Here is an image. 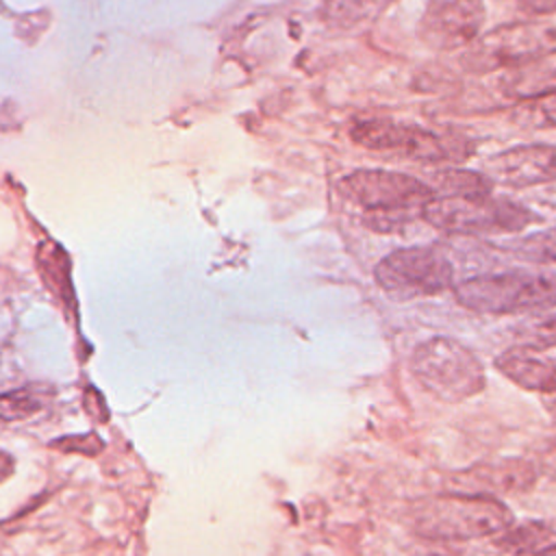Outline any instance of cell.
I'll list each match as a JSON object with an SVG mask.
<instances>
[{
	"label": "cell",
	"instance_id": "6da1fadb",
	"mask_svg": "<svg viewBox=\"0 0 556 556\" xmlns=\"http://www.w3.org/2000/svg\"><path fill=\"white\" fill-rule=\"evenodd\" d=\"M410 523L428 541H473L508 530L513 513L489 493H441L419 500L410 510Z\"/></svg>",
	"mask_w": 556,
	"mask_h": 556
},
{
	"label": "cell",
	"instance_id": "7a4b0ae2",
	"mask_svg": "<svg viewBox=\"0 0 556 556\" xmlns=\"http://www.w3.org/2000/svg\"><path fill=\"white\" fill-rule=\"evenodd\" d=\"M339 191L365 211V226L376 232H393L406 226L424 204L434 198V189L408 174L387 169H356L341 178Z\"/></svg>",
	"mask_w": 556,
	"mask_h": 556
},
{
	"label": "cell",
	"instance_id": "3957f363",
	"mask_svg": "<svg viewBox=\"0 0 556 556\" xmlns=\"http://www.w3.org/2000/svg\"><path fill=\"white\" fill-rule=\"evenodd\" d=\"M460 306L484 315H519L556 306V274L510 269L467 278L454 287Z\"/></svg>",
	"mask_w": 556,
	"mask_h": 556
},
{
	"label": "cell",
	"instance_id": "277c9868",
	"mask_svg": "<svg viewBox=\"0 0 556 556\" xmlns=\"http://www.w3.org/2000/svg\"><path fill=\"white\" fill-rule=\"evenodd\" d=\"M410 374L424 391L441 402H465L486 387L478 356L452 337H430L413 350Z\"/></svg>",
	"mask_w": 556,
	"mask_h": 556
},
{
	"label": "cell",
	"instance_id": "5b68a950",
	"mask_svg": "<svg viewBox=\"0 0 556 556\" xmlns=\"http://www.w3.org/2000/svg\"><path fill=\"white\" fill-rule=\"evenodd\" d=\"M354 143L376 150L402 154L419 163H460L473 154V141L454 132H437L417 124L395 122L387 117H363L350 126Z\"/></svg>",
	"mask_w": 556,
	"mask_h": 556
},
{
	"label": "cell",
	"instance_id": "8992f818",
	"mask_svg": "<svg viewBox=\"0 0 556 556\" xmlns=\"http://www.w3.org/2000/svg\"><path fill=\"white\" fill-rule=\"evenodd\" d=\"M421 219L454 235L519 232L539 217L528 206L508 198L489 195H434L421 208Z\"/></svg>",
	"mask_w": 556,
	"mask_h": 556
},
{
	"label": "cell",
	"instance_id": "52a82bcc",
	"mask_svg": "<svg viewBox=\"0 0 556 556\" xmlns=\"http://www.w3.org/2000/svg\"><path fill=\"white\" fill-rule=\"evenodd\" d=\"M376 285L395 302L432 298L454 282L452 261L430 245L393 250L374 267Z\"/></svg>",
	"mask_w": 556,
	"mask_h": 556
},
{
	"label": "cell",
	"instance_id": "ba28073f",
	"mask_svg": "<svg viewBox=\"0 0 556 556\" xmlns=\"http://www.w3.org/2000/svg\"><path fill=\"white\" fill-rule=\"evenodd\" d=\"M556 50V26L536 22H513L495 26L467 46L460 65L467 72H497Z\"/></svg>",
	"mask_w": 556,
	"mask_h": 556
},
{
	"label": "cell",
	"instance_id": "9c48e42d",
	"mask_svg": "<svg viewBox=\"0 0 556 556\" xmlns=\"http://www.w3.org/2000/svg\"><path fill=\"white\" fill-rule=\"evenodd\" d=\"M484 17L480 0H428L417 35L430 50L452 52L478 39Z\"/></svg>",
	"mask_w": 556,
	"mask_h": 556
},
{
	"label": "cell",
	"instance_id": "30bf717a",
	"mask_svg": "<svg viewBox=\"0 0 556 556\" xmlns=\"http://www.w3.org/2000/svg\"><path fill=\"white\" fill-rule=\"evenodd\" d=\"M484 172L493 182L523 189L556 180V146L526 143L502 150L484 161Z\"/></svg>",
	"mask_w": 556,
	"mask_h": 556
},
{
	"label": "cell",
	"instance_id": "8fae6325",
	"mask_svg": "<svg viewBox=\"0 0 556 556\" xmlns=\"http://www.w3.org/2000/svg\"><path fill=\"white\" fill-rule=\"evenodd\" d=\"M536 467L528 458H500L482 460L458 473H454V484L476 486L478 493L489 495H521L528 493L536 482Z\"/></svg>",
	"mask_w": 556,
	"mask_h": 556
},
{
	"label": "cell",
	"instance_id": "7c38bea8",
	"mask_svg": "<svg viewBox=\"0 0 556 556\" xmlns=\"http://www.w3.org/2000/svg\"><path fill=\"white\" fill-rule=\"evenodd\" d=\"M493 87L504 100L517 102L556 91V50L502 70Z\"/></svg>",
	"mask_w": 556,
	"mask_h": 556
},
{
	"label": "cell",
	"instance_id": "4fadbf2b",
	"mask_svg": "<svg viewBox=\"0 0 556 556\" xmlns=\"http://www.w3.org/2000/svg\"><path fill=\"white\" fill-rule=\"evenodd\" d=\"M495 369L526 391H556V363L545 361L528 345H513L495 356Z\"/></svg>",
	"mask_w": 556,
	"mask_h": 556
},
{
	"label": "cell",
	"instance_id": "5bb4252c",
	"mask_svg": "<svg viewBox=\"0 0 556 556\" xmlns=\"http://www.w3.org/2000/svg\"><path fill=\"white\" fill-rule=\"evenodd\" d=\"M50 395H52V389L43 384H33V387H22V389L0 393V421H20L41 413Z\"/></svg>",
	"mask_w": 556,
	"mask_h": 556
},
{
	"label": "cell",
	"instance_id": "9a60e30c",
	"mask_svg": "<svg viewBox=\"0 0 556 556\" xmlns=\"http://www.w3.org/2000/svg\"><path fill=\"white\" fill-rule=\"evenodd\" d=\"M432 180L434 187L445 195H489L493 189V180L486 174L454 167L434 172Z\"/></svg>",
	"mask_w": 556,
	"mask_h": 556
},
{
	"label": "cell",
	"instance_id": "2e32d148",
	"mask_svg": "<svg viewBox=\"0 0 556 556\" xmlns=\"http://www.w3.org/2000/svg\"><path fill=\"white\" fill-rule=\"evenodd\" d=\"M510 119L523 128H556V91L517 102Z\"/></svg>",
	"mask_w": 556,
	"mask_h": 556
},
{
	"label": "cell",
	"instance_id": "e0dca14e",
	"mask_svg": "<svg viewBox=\"0 0 556 556\" xmlns=\"http://www.w3.org/2000/svg\"><path fill=\"white\" fill-rule=\"evenodd\" d=\"M515 256L536 265L556 263V228H545L521 239H515L506 245Z\"/></svg>",
	"mask_w": 556,
	"mask_h": 556
},
{
	"label": "cell",
	"instance_id": "ac0fdd59",
	"mask_svg": "<svg viewBox=\"0 0 556 556\" xmlns=\"http://www.w3.org/2000/svg\"><path fill=\"white\" fill-rule=\"evenodd\" d=\"M521 345L532 350L556 348V315H547L543 319H534L521 330Z\"/></svg>",
	"mask_w": 556,
	"mask_h": 556
},
{
	"label": "cell",
	"instance_id": "d6986e66",
	"mask_svg": "<svg viewBox=\"0 0 556 556\" xmlns=\"http://www.w3.org/2000/svg\"><path fill=\"white\" fill-rule=\"evenodd\" d=\"M52 447H59L63 452H80L87 456H93L102 450V441L96 434H80V437H63L50 443Z\"/></svg>",
	"mask_w": 556,
	"mask_h": 556
},
{
	"label": "cell",
	"instance_id": "ffe728a7",
	"mask_svg": "<svg viewBox=\"0 0 556 556\" xmlns=\"http://www.w3.org/2000/svg\"><path fill=\"white\" fill-rule=\"evenodd\" d=\"M534 467L541 476L549 478L556 482V437L545 439L539 447H536V456H534Z\"/></svg>",
	"mask_w": 556,
	"mask_h": 556
},
{
	"label": "cell",
	"instance_id": "44dd1931",
	"mask_svg": "<svg viewBox=\"0 0 556 556\" xmlns=\"http://www.w3.org/2000/svg\"><path fill=\"white\" fill-rule=\"evenodd\" d=\"M519 9L526 15H552L556 13V0H519Z\"/></svg>",
	"mask_w": 556,
	"mask_h": 556
},
{
	"label": "cell",
	"instance_id": "7402d4cb",
	"mask_svg": "<svg viewBox=\"0 0 556 556\" xmlns=\"http://www.w3.org/2000/svg\"><path fill=\"white\" fill-rule=\"evenodd\" d=\"M13 473V458L4 452H0V482L7 480Z\"/></svg>",
	"mask_w": 556,
	"mask_h": 556
},
{
	"label": "cell",
	"instance_id": "603a6c76",
	"mask_svg": "<svg viewBox=\"0 0 556 556\" xmlns=\"http://www.w3.org/2000/svg\"><path fill=\"white\" fill-rule=\"evenodd\" d=\"M543 406H545L547 415L552 417V421H556V391L543 393Z\"/></svg>",
	"mask_w": 556,
	"mask_h": 556
},
{
	"label": "cell",
	"instance_id": "cb8c5ba5",
	"mask_svg": "<svg viewBox=\"0 0 556 556\" xmlns=\"http://www.w3.org/2000/svg\"><path fill=\"white\" fill-rule=\"evenodd\" d=\"M528 556H556V543H545V545L536 547L534 552H530Z\"/></svg>",
	"mask_w": 556,
	"mask_h": 556
}]
</instances>
